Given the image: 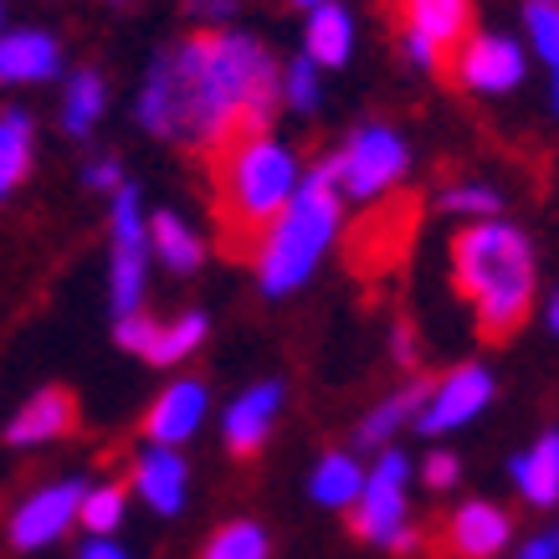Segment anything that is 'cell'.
Segmentation results:
<instances>
[{"label": "cell", "mask_w": 559, "mask_h": 559, "mask_svg": "<svg viewBox=\"0 0 559 559\" xmlns=\"http://www.w3.org/2000/svg\"><path fill=\"white\" fill-rule=\"evenodd\" d=\"M272 108H277L272 51L247 32L211 26L154 57L134 98V119L186 150H221L237 134H267Z\"/></svg>", "instance_id": "cell-1"}, {"label": "cell", "mask_w": 559, "mask_h": 559, "mask_svg": "<svg viewBox=\"0 0 559 559\" xmlns=\"http://www.w3.org/2000/svg\"><path fill=\"white\" fill-rule=\"evenodd\" d=\"M452 272H457L462 298L473 304L477 329H483L488 340H509L513 329L528 319L534 293H539L534 241L503 216L473 221V226L452 241Z\"/></svg>", "instance_id": "cell-2"}, {"label": "cell", "mask_w": 559, "mask_h": 559, "mask_svg": "<svg viewBox=\"0 0 559 559\" xmlns=\"http://www.w3.org/2000/svg\"><path fill=\"white\" fill-rule=\"evenodd\" d=\"M344 226V195L334 180V165L323 159L304 170L288 205L262 226V247H257V288L267 298H288L323 267V257L334 252Z\"/></svg>", "instance_id": "cell-3"}, {"label": "cell", "mask_w": 559, "mask_h": 559, "mask_svg": "<svg viewBox=\"0 0 559 559\" xmlns=\"http://www.w3.org/2000/svg\"><path fill=\"white\" fill-rule=\"evenodd\" d=\"M304 180V159L288 139L277 134H237L231 144H221V170H216V190H221V216L237 237H262L288 195Z\"/></svg>", "instance_id": "cell-4"}, {"label": "cell", "mask_w": 559, "mask_h": 559, "mask_svg": "<svg viewBox=\"0 0 559 559\" xmlns=\"http://www.w3.org/2000/svg\"><path fill=\"white\" fill-rule=\"evenodd\" d=\"M411 483H416V462L401 447H380L374 462L365 467L359 498L349 503V528L365 544L385 549V555H411L421 534L411 519Z\"/></svg>", "instance_id": "cell-5"}, {"label": "cell", "mask_w": 559, "mask_h": 559, "mask_svg": "<svg viewBox=\"0 0 559 559\" xmlns=\"http://www.w3.org/2000/svg\"><path fill=\"white\" fill-rule=\"evenodd\" d=\"M329 165H334V180H340V195L374 201V195H385L390 186L406 180L411 144L390 123H359L355 134L344 139V150L329 154Z\"/></svg>", "instance_id": "cell-6"}, {"label": "cell", "mask_w": 559, "mask_h": 559, "mask_svg": "<svg viewBox=\"0 0 559 559\" xmlns=\"http://www.w3.org/2000/svg\"><path fill=\"white\" fill-rule=\"evenodd\" d=\"M108 304L114 319L139 313L144 308V288H150V237H144V205H139V186L123 180L114 190V211H108Z\"/></svg>", "instance_id": "cell-7"}, {"label": "cell", "mask_w": 559, "mask_h": 559, "mask_svg": "<svg viewBox=\"0 0 559 559\" xmlns=\"http://www.w3.org/2000/svg\"><path fill=\"white\" fill-rule=\"evenodd\" d=\"M87 477H57L41 483L21 498L16 509L5 513V544L16 555H41L51 544H62L78 528V503H83Z\"/></svg>", "instance_id": "cell-8"}, {"label": "cell", "mask_w": 559, "mask_h": 559, "mask_svg": "<svg viewBox=\"0 0 559 559\" xmlns=\"http://www.w3.org/2000/svg\"><path fill=\"white\" fill-rule=\"evenodd\" d=\"M492 395H498V380H492L488 365H457V370H447L437 385H426V401L416 411V431L421 437H452V431H467V426L492 406Z\"/></svg>", "instance_id": "cell-9"}, {"label": "cell", "mask_w": 559, "mask_h": 559, "mask_svg": "<svg viewBox=\"0 0 559 559\" xmlns=\"http://www.w3.org/2000/svg\"><path fill=\"white\" fill-rule=\"evenodd\" d=\"M129 498H139L154 519H180L190 503V462L180 447H154L144 441L129 462Z\"/></svg>", "instance_id": "cell-10"}, {"label": "cell", "mask_w": 559, "mask_h": 559, "mask_svg": "<svg viewBox=\"0 0 559 559\" xmlns=\"http://www.w3.org/2000/svg\"><path fill=\"white\" fill-rule=\"evenodd\" d=\"M524 72H528L524 41H513L503 32H483L473 41H462V51H457V83L473 87V93H488V98L513 93V87L524 83Z\"/></svg>", "instance_id": "cell-11"}, {"label": "cell", "mask_w": 559, "mask_h": 559, "mask_svg": "<svg viewBox=\"0 0 559 559\" xmlns=\"http://www.w3.org/2000/svg\"><path fill=\"white\" fill-rule=\"evenodd\" d=\"M211 416V390L195 374H180L154 395V406L144 411V441L154 447H186Z\"/></svg>", "instance_id": "cell-12"}, {"label": "cell", "mask_w": 559, "mask_h": 559, "mask_svg": "<svg viewBox=\"0 0 559 559\" xmlns=\"http://www.w3.org/2000/svg\"><path fill=\"white\" fill-rule=\"evenodd\" d=\"M283 401H288L283 380H257V385L241 390L237 401L221 411V441H226V452H237V457L262 452L277 416H283Z\"/></svg>", "instance_id": "cell-13"}, {"label": "cell", "mask_w": 559, "mask_h": 559, "mask_svg": "<svg viewBox=\"0 0 559 559\" xmlns=\"http://www.w3.org/2000/svg\"><path fill=\"white\" fill-rule=\"evenodd\" d=\"M513 544V519L492 498H467L447 519V555L457 559H498Z\"/></svg>", "instance_id": "cell-14"}, {"label": "cell", "mask_w": 559, "mask_h": 559, "mask_svg": "<svg viewBox=\"0 0 559 559\" xmlns=\"http://www.w3.org/2000/svg\"><path fill=\"white\" fill-rule=\"evenodd\" d=\"M78 421V401H72L62 385H41L32 390L16 406V416L5 421V441L16 452H32V447H47V441H62Z\"/></svg>", "instance_id": "cell-15"}, {"label": "cell", "mask_w": 559, "mask_h": 559, "mask_svg": "<svg viewBox=\"0 0 559 559\" xmlns=\"http://www.w3.org/2000/svg\"><path fill=\"white\" fill-rule=\"evenodd\" d=\"M509 477L528 509H555L559 503V431H539L524 452L509 457Z\"/></svg>", "instance_id": "cell-16"}, {"label": "cell", "mask_w": 559, "mask_h": 559, "mask_svg": "<svg viewBox=\"0 0 559 559\" xmlns=\"http://www.w3.org/2000/svg\"><path fill=\"white\" fill-rule=\"evenodd\" d=\"M62 72V47L51 32H0V83H47Z\"/></svg>", "instance_id": "cell-17"}, {"label": "cell", "mask_w": 559, "mask_h": 559, "mask_svg": "<svg viewBox=\"0 0 559 559\" xmlns=\"http://www.w3.org/2000/svg\"><path fill=\"white\" fill-rule=\"evenodd\" d=\"M304 57L313 68H344L355 57V16L344 11L340 0H323L313 5L304 21Z\"/></svg>", "instance_id": "cell-18"}, {"label": "cell", "mask_w": 559, "mask_h": 559, "mask_svg": "<svg viewBox=\"0 0 559 559\" xmlns=\"http://www.w3.org/2000/svg\"><path fill=\"white\" fill-rule=\"evenodd\" d=\"M144 237H150V257H159L170 272H180V277L201 272L205 241H201V231H195L186 216H175V211H154V216H144Z\"/></svg>", "instance_id": "cell-19"}, {"label": "cell", "mask_w": 559, "mask_h": 559, "mask_svg": "<svg viewBox=\"0 0 559 559\" xmlns=\"http://www.w3.org/2000/svg\"><path fill=\"white\" fill-rule=\"evenodd\" d=\"M426 401V380H411V385L401 390H390L380 406L365 411V421H359L355 441L365 447V452H380V447H395V437L406 431L411 421H416V411H421Z\"/></svg>", "instance_id": "cell-20"}, {"label": "cell", "mask_w": 559, "mask_h": 559, "mask_svg": "<svg viewBox=\"0 0 559 559\" xmlns=\"http://www.w3.org/2000/svg\"><path fill=\"white\" fill-rule=\"evenodd\" d=\"M359 483H365V462H359L355 452L334 447V452H323V457L313 462V473H308V498L329 513H349V503L359 498Z\"/></svg>", "instance_id": "cell-21"}, {"label": "cell", "mask_w": 559, "mask_h": 559, "mask_svg": "<svg viewBox=\"0 0 559 559\" xmlns=\"http://www.w3.org/2000/svg\"><path fill=\"white\" fill-rule=\"evenodd\" d=\"M467 26H473V0H406V32H416L437 51L462 47Z\"/></svg>", "instance_id": "cell-22"}, {"label": "cell", "mask_w": 559, "mask_h": 559, "mask_svg": "<svg viewBox=\"0 0 559 559\" xmlns=\"http://www.w3.org/2000/svg\"><path fill=\"white\" fill-rule=\"evenodd\" d=\"M205 334H211V319H205L201 308H186L180 319L154 323V340H150V349H144V359L159 365V370H175V365H186V359L201 349Z\"/></svg>", "instance_id": "cell-23"}, {"label": "cell", "mask_w": 559, "mask_h": 559, "mask_svg": "<svg viewBox=\"0 0 559 559\" xmlns=\"http://www.w3.org/2000/svg\"><path fill=\"white\" fill-rule=\"evenodd\" d=\"M123 519H129V488L123 483H87L83 503H78V528L87 539H119Z\"/></svg>", "instance_id": "cell-24"}, {"label": "cell", "mask_w": 559, "mask_h": 559, "mask_svg": "<svg viewBox=\"0 0 559 559\" xmlns=\"http://www.w3.org/2000/svg\"><path fill=\"white\" fill-rule=\"evenodd\" d=\"M103 103H108V83H103V72H93V68L72 72L68 93H62V123H68L72 139L93 134V123L103 119Z\"/></svg>", "instance_id": "cell-25"}, {"label": "cell", "mask_w": 559, "mask_h": 559, "mask_svg": "<svg viewBox=\"0 0 559 559\" xmlns=\"http://www.w3.org/2000/svg\"><path fill=\"white\" fill-rule=\"evenodd\" d=\"M195 559H272V534L257 519H231V524L211 528Z\"/></svg>", "instance_id": "cell-26"}, {"label": "cell", "mask_w": 559, "mask_h": 559, "mask_svg": "<svg viewBox=\"0 0 559 559\" xmlns=\"http://www.w3.org/2000/svg\"><path fill=\"white\" fill-rule=\"evenodd\" d=\"M32 119L26 114H0V201L26 180L32 170Z\"/></svg>", "instance_id": "cell-27"}, {"label": "cell", "mask_w": 559, "mask_h": 559, "mask_svg": "<svg viewBox=\"0 0 559 559\" xmlns=\"http://www.w3.org/2000/svg\"><path fill=\"white\" fill-rule=\"evenodd\" d=\"M277 98L288 103V108H298V114H319V103H323V78H319V68L308 62L304 51L293 57L288 68H277Z\"/></svg>", "instance_id": "cell-28"}, {"label": "cell", "mask_w": 559, "mask_h": 559, "mask_svg": "<svg viewBox=\"0 0 559 559\" xmlns=\"http://www.w3.org/2000/svg\"><path fill=\"white\" fill-rule=\"evenodd\" d=\"M524 32H528L534 57H539L544 68H549V78H555V68H559V5L555 0H528L524 5Z\"/></svg>", "instance_id": "cell-29"}, {"label": "cell", "mask_w": 559, "mask_h": 559, "mask_svg": "<svg viewBox=\"0 0 559 559\" xmlns=\"http://www.w3.org/2000/svg\"><path fill=\"white\" fill-rule=\"evenodd\" d=\"M441 211L467 216V221H492L498 211H503V195H498L492 186H477V180H467V186L441 190Z\"/></svg>", "instance_id": "cell-30"}, {"label": "cell", "mask_w": 559, "mask_h": 559, "mask_svg": "<svg viewBox=\"0 0 559 559\" xmlns=\"http://www.w3.org/2000/svg\"><path fill=\"white\" fill-rule=\"evenodd\" d=\"M416 477H421L431 492H452L462 477V457L457 452H447V447H437V452H426V462L416 467Z\"/></svg>", "instance_id": "cell-31"}, {"label": "cell", "mask_w": 559, "mask_h": 559, "mask_svg": "<svg viewBox=\"0 0 559 559\" xmlns=\"http://www.w3.org/2000/svg\"><path fill=\"white\" fill-rule=\"evenodd\" d=\"M154 323H159V319H150L144 308H139V313L114 319V340H119V349H129V355L144 359V349H150V340H154Z\"/></svg>", "instance_id": "cell-32"}, {"label": "cell", "mask_w": 559, "mask_h": 559, "mask_svg": "<svg viewBox=\"0 0 559 559\" xmlns=\"http://www.w3.org/2000/svg\"><path fill=\"white\" fill-rule=\"evenodd\" d=\"M83 186H87V190H108V195H114V190L123 186L119 159H93V165L83 170Z\"/></svg>", "instance_id": "cell-33"}, {"label": "cell", "mask_w": 559, "mask_h": 559, "mask_svg": "<svg viewBox=\"0 0 559 559\" xmlns=\"http://www.w3.org/2000/svg\"><path fill=\"white\" fill-rule=\"evenodd\" d=\"M513 559H559V534H555V528H539V534H528V539L513 549Z\"/></svg>", "instance_id": "cell-34"}, {"label": "cell", "mask_w": 559, "mask_h": 559, "mask_svg": "<svg viewBox=\"0 0 559 559\" xmlns=\"http://www.w3.org/2000/svg\"><path fill=\"white\" fill-rule=\"evenodd\" d=\"M406 62H411V68H421V72H437L441 68V51L431 47V41H421L416 32H406Z\"/></svg>", "instance_id": "cell-35"}, {"label": "cell", "mask_w": 559, "mask_h": 559, "mask_svg": "<svg viewBox=\"0 0 559 559\" xmlns=\"http://www.w3.org/2000/svg\"><path fill=\"white\" fill-rule=\"evenodd\" d=\"M78 559H134V549H123L119 539H83Z\"/></svg>", "instance_id": "cell-36"}, {"label": "cell", "mask_w": 559, "mask_h": 559, "mask_svg": "<svg viewBox=\"0 0 559 559\" xmlns=\"http://www.w3.org/2000/svg\"><path fill=\"white\" fill-rule=\"evenodd\" d=\"M190 11H195V16H211V21H226L237 11V0H190Z\"/></svg>", "instance_id": "cell-37"}, {"label": "cell", "mask_w": 559, "mask_h": 559, "mask_svg": "<svg viewBox=\"0 0 559 559\" xmlns=\"http://www.w3.org/2000/svg\"><path fill=\"white\" fill-rule=\"evenodd\" d=\"M395 359H401V365H411V359H416V344H411V329H395Z\"/></svg>", "instance_id": "cell-38"}, {"label": "cell", "mask_w": 559, "mask_h": 559, "mask_svg": "<svg viewBox=\"0 0 559 559\" xmlns=\"http://www.w3.org/2000/svg\"><path fill=\"white\" fill-rule=\"evenodd\" d=\"M544 329H549V334L559 329V298L555 293H549V304H544Z\"/></svg>", "instance_id": "cell-39"}, {"label": "cell", "mask_w": 559, "mask_h": 559, "mask_svg": "<svg viewBox=\"0 0 559 559\" xmlns=\"http://www.w3.org/2000/svg\"><path fill=\"white\" fill-rule=\"evenodd\" d=\"M293 5H304V11H313V5H323V0H293Z\"/></svg>", "instance_id": "cell-40"}, {"label": "cell", "mask_w": 559, "mask_h": 559, "mask_svg": "<svg viewBox=\"0 0 559 559\" xmlns=\"http://www.w3.org/2000/svg\"><path fill=\"white\" fill-rule=\"evenodd\" d=\"M0 21H5V0H0Z\"/></svg>", "instance_id": "cell-41"}, {"label": "cell", "mask_w": 559, "mask_h": 559, "mask_svg": "<svg viewBox=\"0 0 559 559\" xmlns=\"http://www.w3.org/2000/svg\"><path fill=\"white\" fill-rule=\"evenodd\" d=\"M108 5H123V0H108Z\"/></svg>", "instance_id": "cell-42"}]
</instances>
